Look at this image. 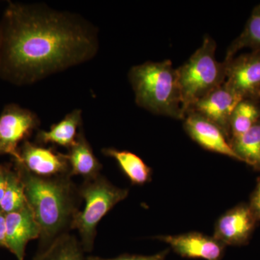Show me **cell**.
Returning <instances> with one entry per match:
<instances>
[{
  "instance_id": "5bb4252c",
  "label": "cell",
  "mask_w": 260,
  "mask_h": 260,
  "mask_svg": "<svg viewBox=\"0 0 260 260\" xmlns=\"http://www.w3.org/2000/svg\"><path fill=\"white\" fill-rule=\"evenodd\" d=\"M70 165V174L81 176L84 179H93L100 175L102 164L95 157L93 148L80 128L76 141L67 153Z\"/></svg>"
},
{
  "instance_id": "ac0fdd59",
  "label": "cell",
  "mask_w": 260,
  "mask_h": 260,
  "mask_svg": "<svg viewBox=\"0 0 260 260\" xmlns=\"http://www.w3.org/2000/svg\"><path fill=\"white\" fill-rule=\"evenodd\" d=\"M239 161L260 172V121L244 135L230 140Z\"/></svg>"
},
{
  "instance_id": "8fae6325",
  "label": "cell",
  "mask_w": 260,
  "mask_h": 260,
  "mask_svg": "<svg viewBox=\"0 0 260 260\" xmlns=\"http://www.w3.org/2000/svg\"><path fill=\"white\" fill-rule=\"evenodd\" d=\"M19 153L20 164L32 174L42 177L70 175L67 154L59 153L55 149L25 141Z\"/></svg>"
},
{
  "instance_id": "44dd1931",
  "label": "cell",
  "mask_w": 260,
  "mask_h": 260,
  "mask_svg": "<svg viewBox=\"0 0 260 260\" xmlns=\"http://www.w3.org/2000/svg\"><path fill=\"white\" fill-rule=\"evenodd\" d=\"M27 205L25 189L20 175L8 171L6 189L0 204V210L8 214L21 210Z\"/></svg>"
},
{
  "instance_id": "e0dca14e",
  "label": "cell",
  "mask_w": 260,
  "mask_h": 260,
  "mask_svg": "<svg viewBox=\"0 0 260 260\" xmlns=\"http://www.w3.org/2000/svg\"><path fill=\"white\" fill-rule=\"evenodd\" d=\"M85 253L77 237L67 233L39 249L34 260H87Z\"/></svg>"
},
{
  "instance_id": "4fadbf2b",
  "label": "cell",
  "mask_w": 260,
  "mask_h": 260,
  "mask_svg": "<svg viewBox=\"0 0 260 260\" xmlns=\"http://www.w3.org/2000/svg\"><path fill=\"white\" fill-rule=\"evenodd\" d=\"M6 215V248L18 260H24L25 247L30 241L39 239L40 228L28 205Z\"/></svg>"
},
{
  "instance_id": "7a4b0ae2",
  "label": "cell",
  "mask_w": 260,
  "mask_h": 260,
  "mask_svg": "<svg viewBox=\"0 0 260 260\" xmlns=\"http://www.w3.org/2000/svg\"><path fill=\"white\" fill-rule=\"evenodd\" d=\"M25 197L39 228V249L71 230L75 215L82 204L79 187L70 175L42 177L28 172L17 162Z\"/></svg>"
},
{
  "instance_id": "277c9868",
  "label": "cell",
  "mask_w": 260,
  "mask_h": 260,
  "mask_svg": "<svg viewBox=\"0 0 260 260\" xmlns=\"http://www.w3.org/2000/svg\"><path fill=\"white\" fill-rule=\"evenodd\" d=\"M215 50L216 43L209 36H206L201 47L177 69L185 116L194 103L225 82L226 64L225 61L217 60Z\"/></svg>"
},
{
  "instance_id": "8992f818",
  "label": "cell",
  "mask_w": 260,
  "mask_h": 260,
  "mask_svg": "<svg viewBox=\"0 0 260 260\" xmlns=\"http://www.w3.org/2000/svg\"><path fill=\"white\" fill-rule=\"evenodd\" d=\"M40 125L35 113L15 104L5 107L0 115V154L12 155L21 161L18 144Z\"/></svg>"
},
{
  "instance_id": "ffe728a7",
  "label": "cell",
  "mask_w": 260,
  "mask_h": 260,
  "mask_svg": "<svg viewBox=\"0 0 260 260\" xmlns=\"http://www.w3.org/2000/svg\"><path fill=\"white\" fill-rule=\"evenodd\" d=\"M246 47L260 49V4L253 10L242 34L228 48L224 61L231 60L238 51Z\"/></svg>"
},
{
  "instance_id": "484cf974",
  "label": "cell",
  "mask_w": 260,
  "mask_h": 260,
  "mask_svg": "<svg viewBox=\"0 0 260 260\" xmlns=\"http://www.w3.org/2000/svg\"><path fill=\"white\" fill-rule=\"evenodd\" d=\"M259 104H260V94H259Z\"/></svg>"
},
{
  "instance_id": "6da1fadb",
  "label": "cell",
  "mask_w": 260,
  "mask_h": 260,
  "mask_svg": "<svg viewBox=\"0 0 260 260\" xmlns=\"http://www.w3.org/2000/svg\"><path fill=\"white\" fill-rule=\"evenodd\" d=\"M97 28L44 5L10 3L0 25V77L31 84L93 59Z\"/></svg>"
},
{
  "instance_id": "d4e9b609",
  "label": "cell",
  "mask_w": 260,
  "mask_h": 260,
  "mask_svg": "<svg viewBox=\"0 0 260 260\" xmlns=\"http://www.w3.org/2000/svg\"><path fill=\"white\" fill-rule=\"evenodd\" d=\"M8 171L5 168L0 167V204L4 197L7 186V174Z\"/></svg>"
},
{
  "instance_id": "cb8c5ba5",
  "label": "cell",
  "mask_w": 260,
  "mask_h": 260,
  "mask_svg": "<svg viewBox=\"0 0 260 260\" xmlns=\"http://www.w3.org/2000/svg\"><path fill=\"white\" fill-rule=\"evenodd\" d=\"M0 246L6 247V215L0 210Z\"/></svg>"
},
{
  "instance_id": "3957f363",
  "label": "cell",
  "mask_w": 260,
  "mask_h": 260,
  "mask_svg": "<svg viewBox=\"0 0 260 260\" xmlns=\"http://www.w3.org/2000/svg\"><path fill=\"white\" fill-rule=\"evenodd\" d=\"M128 78L139 107L153 114L184 119L177 71L171 60L133 67Z\"/></svg>"
},
{
  "instance_id": "30bf717a",
  "label": "cell",
  "mask_w": 260,
  "mask_h": 260,
  "mask_svg": "<svg viewBox=\"0 0 260 260\" xmlns=\"http://www.w3.org/2000/svg\"><path fill=\"white\" fill-rule=\"evenodd\" d=\"M154 239L169 244L178 255L188 259L221 260L226 246L215 237L191 232L178 235H160Z\"/></svg>"
},
{
  "instance_id": "52a82bcc",
  "label": "cell",
  "mask_w": 260,
  "mask_h": 260,
  "mask_svg": "<svg viewBox=\"0 0 260 260\" xmlns=\"http://www.w3.org/2000/svg\"><path fill=\"white\" fill-rule=\"evenodd\" d=\"M225 83L243 99L258 101L260 94V49L224 61Z\"/></svg>"
},
{
  "instance_id": "2e32d148",
  "label": "cell",
  "mask_w": 260,
  "mask_h": 260,
  "mask_svg": "<svg viewBox=\"0 0 260 260\" xmlns=\"http://www.w3.org/2000/svg\"><path fill=\"white\" fill-rule=\"evenodd\" d=\"M102 152L106 156L116 160L121 170L134 185H144L151 181V168L136 154L112 148L102 149Z\"/></svg>"
},
{
  "instance_id": "d6986e66",
  "label": "cell",
  "mask_w": 260,
  "mask_h": 260,
  "mask_svg": "<svg viewBox=\"0 0 260 260\" xmlns=\"http://www.w3.org/2000/svg\"><path fill=\"white\" fill-rule=\"evenodd\" d=\"M259 121V102L243 99L237 104L231 117L230 140L244 135Z\"/></svg>"
},
{
  "instance_id": "ba28073f",
  "label": "cell",
  "mask_w": 260,
  "mask_h": 260,
  "mask_svg": "<svg viewBox=\"0 0 260 260\" xmlns=\"http://www.w3.org/2000/svg\"><path fill=\"white\" fill-rule=\"evenodd\" d=\"M258 223L246 203L227 210L215 222L213 237L225 246H244L250 240Z\"/></svg>"
},
{
  "instance_id": "9c48e42d",
  "label": "cell",
  "mask_w": 260,
  "mask_h": 260,
  "mask_svg": "<svg viewBox=\"0 0 260 260\" xmlns=\"http://www.w3.org/2000/svg\"><path fill=\"white\" fill-rule=\"evenodd\" d=\"M240 95L224 83L203 99H200L188 109L212 121L219 126L230 140V120L233 112L241 101Z\"/></svg>"
},
{
  "instance_id": "7402d4cb",
  "label": "cell",
  "mask_w": 260,
  "mask_h": 260,
  "mask_svg": "<svg viewBox=\"0 0 260 260\" xmlns=\"http://www.w3.org/2000/svg\"><path fill=\"white\" fill-rule=\"evenodd\" d=\"M170 249H166L152 255L124 254L114 258H102L97 256H87V260H165L169 254Z\"/></svg>"
},
{
  "instance_id": "5b68a950",
  "label": "cell",
  "mask_w": 260,
  "mask_h": 260,
  "mask_svg": "<svg viewBox=\"0 0 260 260\" xmlns=\"http://www.w3.org/2000/svg\"><path fill=\"white\" fill-rule=\"evenodd\" d=\"M79 192L85 206L75 215L71 230L78 231L84 251L90 252L96 237L97 225L113 208L127 198L129 189L114 185L100 174L93 179H84Z\"/></svg>"
},
{
  "instance_id": "7c38bea8",
  "label": "cell",
  "mask_w": 260,
  "mask_h": 260,
  "mask_svg": "<svg viewBox=\"0 0 260 260\" xmlns=\"http://www.w3.org/2000/svg\"><path fill=\"white\" fill-rule=\"evenodd\" d=\"M184 121L186 133L202 148L239 161L230 140L216 124L194 112H188Z\"/></svg>"
},
{
  "instance_id": "603a6c76",
  "label": "cell",
  "mask_w": 260,
  "mask_h": 260,
  "mask_svg": "<svg viewBox=\"0 0 260 260\" xmlns=\"http://www.w3.org/2000/svg\"><path fill=\"white\" fill-rule=\"evenodd\" d=\"M248 205L257 221H260V177L256 181L255 188L251 192Z\"/></svg>"
},
{
  "instance_id": "9a60e30c",
  "label": "cell",
  "mask_w": 260,
  "mask_h": 260,
  "mask_svg": "<svg viewBox=\"0 0 260 260\" xmlns=\"http://www.w3.org/2000/svg\"><path fill=\"white\" fill-rule=\"evenodd\" d=\"M81 125L82 111L75 109L60 121L51 125L47 131L39 130L37 134V144L51 143L69 150L75 144Z\"/></svg>"
}]
</instances>
